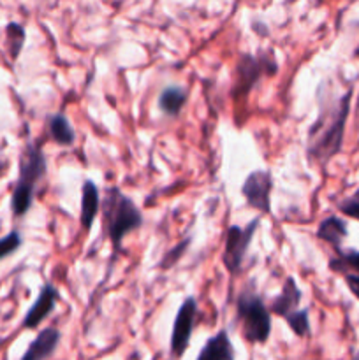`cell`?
Segmentation results:
<instances>
[{
	"instance_id": "cell-8",
	"label": "cell",
	"mask_w": 359,
	"mask_h": 360,
	"mask_svg": "<svg viewBox=\"0 0 359 360\" xmlns=\"http://www.w3.org/2000/svg\"><path fill=\"white\" fill-rule=\"evenodd\" d=\"M271 190H273V178L266 169L250 172L241 185V193L246 204L259 213H271Z\"/></svg>"
},
{
	"instance_id": "cell-14",
	"label": "cell",
	"mask_w": 359,
	"mask_h": 360,
	"mask_svg": "<svg viewBox=\"0 0 359 360\" xmlns=\"http://www.w3.org/2000/svg\"><path fill=\"white\" fill-rule=\"evenodd\" d=\"M197 360H234V348L227 330L222 329L204 343Z\"/></svg>"
},
{
	"instance_id": "cell-18",
	"label": "cell",
	"mask_w": 359,
	"mask_h": 360,
	"mask_svg": "<svg viewBox=\"0 0 359 360\" xmlns=\"http://www.w3.org/2000/svg\"><path fill=\"white\" fill-rule=\"evenodd\" d=\"M25 39H27V32H25L23 25L20 23H7L6 27V42L7 49H9L11 60H18L21 55V49L25 46Z\"/></svg>"
},
{
	"instance_id": "cell-12",
	"label": "cell",
	"mask_w": 359,
	"mask_h": 360,
	"mask_svg": "<svg viewBox=\"0 0 359 360\" xmlns=\"http://www.w3.org/2000/svg\"><path fill=\"white\" fill-rule=\"evenodd\" d=\"M303 292L298 287L294 278L289 276L287 280L282 285V290L278 297L273 299L270 306V313L282 316V319H287L289 315H292L294 311H298L299 304H301Z\"/></svg>"
},
{
	"instance_id": "cell-1",
	"label": "cell",
	"mask_w": 359,
	"mask_h": 360,
	"mask_svg": "<svg viewBox=\"0 0 359 360\" xmlns=\"http://www.w3.org/2000/svg\"><path fill=\"white\" fill-rule=\"evenodd\" d=\"M352 88L333 102L320 105V112L306 134V153L310 160L326 165L344 146L345 127L351 112Z\"/></svg>"
},
{
	"instance_id": "cell-4",
	"label": "cell",
	"mask_w": 359,
	"mask_h": 360,
	"mask_svg": "<svg viewBox=\"0 0 359 360\" xmlns=\"http://www.w3.org/2000/svg\"><path fill=\"white\" fill-rule=\"evenodd\" d=\"M236 322L243 340L250 345H266L271 334V313L263 297L253 290H243L236 299Z\"/></svg>"
},
{
	"instance_id": "cell-19",
	"label": "cell",
	"mask_w": 359,
	"mask_h": 360,
	"mask_svg": "<svg viewBox=\"0 0 359 360\" xmlns=\"http://www.w3.org/2000/svg\"><path fill=\"white\" fill-rule=\"evenodd\" d=\"M292 333L299 338L310 336V311L308 309H298L285 319Z\"/></svg>"
},
{
	"instance_id": "cell-21",
	"label": "cell",
	"mask_w": 359,
	"mask_h": 360,
	"mask_svg": "<svg viewBox=\"0 0 359 360\" xmlns=\"http://www.w3.org/2000/svg\"><path fill=\"white\" fill-rule=\"evenodd\" d=\"M189 246H190V239L189 238L183 239L182 243H178L175 248L169 250V252L165 253L164 257H162V260L158 262V267H160V269H171V267H175L176 264L180 262V259L185 255V252H187V248H189Z\"/></svg>"
},
{
	"instance_id": "cell-10",
	"label": "cell",
	"mask_w": 359,
	"mask_h": 360,
	"mask_svg": "<svg viewBox=\"0 0 359 360\" xmlns=\"http://www.w3.org/2000/svg\"><path fill=\"white\" fill-rule=\"evenodd\" d=\"M60 301V292L55 285L44 283L34 304L30 306L28 313L23 319V329H37L39 323L44 322L55 309L56 302Z\"/></svg>"
},
{
	"instance_id": "cell-5",
	"label": "cell",
	"mask_w": 359,
	"mask_h": 360,
	"mask_svg": "<svg viewBox=\"0 0 359 360\" xmlns=\"http://www.w3.org/2000/svg\"><path fill=\"white\" fill-rule=\"evenodd\" d=\"M278 70V63L271 55H245L239 56L238 63H236V81L234 88H232V95L234 97H243L248 94L257 81L263 76H273Z\"/></svg>"
},
{
	"instance_id": "cell-9",
	"label": "cell",
	"mask_w": 359,
	"mask_h": 360,
	"mask_svg": "<svg viewBox=\"0 0 359 360\" xmlns=\"http://www.w3.org/2000/svg\"><path fill=\"white\" fill-rule=\"evenodd\" d=\"M329 269L344 276L345 285L359 301V250L347 248L334 252L329 259Z\"/></svg>"
},
{
	"instance_id": "cell-23",
	"label": "cell",
	"mask_w": 359,
	"mask_h": 360,
	"mask_svg": "<svg viewBox=\"0 0 359 360\" xmlns=\"http://www.w3.org/2000/svg\"><path fill=\"white\" fill-rule=\"evenodd\" d=\"M352 199L359 200V188H358V190H355V192H354V195H352Z\"/></svg>"
},
{
	"instance_id": "cell-3",
	"label": "cell",
	"mask_w": 359,
	"mask_h": 360,
	"mask_svg": "<svg viewBox=\"0 0 359 360\" xmlns=\"http://www.w3.org/2000/svg\"><path fill=\"white\" fill-rule=\"evenodd\" d=\"M48 162L41 144L28 143L20 157V174L11 195V211L16 218L25 217L32 207L35 186L46 176Z\"/></svg>"
},
{
	"instance_id": "cell-16",
	"label": "cell",
	"mask_w": 359,
	"mask_h": 360,
	"mask_svg": "<svg viewBox=\"0 0 359 360\" xmlns=\"http://www.w3.org/2000/svg\"><path fill=\"white\" fill-rule=\"evenodd\" d=\"M187 104V91L180 86H165L158 95V108L169 118H176Z\"/></svg>"
},
{
	"instance_id": "cell-7",
	"label": "cell",
	"mask_w": 359,
	"mask_h": 360,
	"mask_svg": "<svg viewBox=\"0 0 359 360\" xmlns=\"http://www.w3.org/2000/svg\"><path fill=\"white\" fill-rule=\"evenodd\" d=\"M197 316V301L194 297H187L180 306L175 316L171 333V355L172 359H182L190 345L194 326Z\"/></svg>"
},
{
	"instance_id": "cell-6",
	"label": "cell",
	"mask_w": 359,
	"mask_h": 360,
	"mask_svg": "<svg viewBox=\"0 0 359 360\" xmlns=\"http://www.w3.org/2000/svg\"><path fill=\"white\" fill-rule=\"evenodd\" d=\"M260 218H253L250 224L245 227H238V225H231L225 234V246H224V255H222V262H224L225 269L229 274L236 276L239 274L245 260L248 246L252 243L253 236H256L257 227H259Z\"/></svg>"
},
{
	"instance_id": "cell-11",
	"label": "cell",
	"mask_w": 359,
	"mask_h": 360,
	"mask_svg": "<svg viewBox=\"0 0 359 360\" xmlns=\"http://www.w3.org/2000/svg\"><path fill=\"white\" fill-rule=\"evenodd\" d=\"M60 338H62V334L56 327H46L28 345L21 360H48L49 357H53V354H55L60 345Z\"/></svg>"
},
{
	"instance_id": "cell-17",
	"label": "cell",
	"mask_w": 359,
	"mask_h": 360,
	"mask_svg": "<svg viewBox=\"0 0 359 360\" xmlns=\"http://www.w3.org/2000/svg\"><path fill=\"white\" fill-rule=\"evenodd\" d=\"M49 136L55 141L58 146H73L76 141V132H74L73 125H70L69 118L65 115H55L49 118L48 123Z\"/></svg>"
},
{
	"instance_id": "cell-15",
	"label": "cell",
	"mask_w": 359,
	"mask_h": 360,
	"mask_svg": "<svg viewBox=\"0 0 359 360\" xmlns=\"http://www.w3.org/2000/svg\"><path fill=\"white\" fill-rule=\"evenodd\" d=\"M347 224H345L341 218L334 217V214L333 217L324 218L319 224V227H317V238H319L320 241L327 243L329 246H333L334 252L341 250V243L347 238Z\"/></svg>"
},
{
	"instance_id": "cell-20",
	"label": "cell",
	"mask_w": 359,
	"mask_h": 360,
	"mask_svg": "<svg viewBox=\"0 0 359 360\" xmlns=\"http://www.w3.org/2000/svg\"><path fill=\"white\" fill-rule=\"evenodd\" d=\"M21 245H23V239H21V234L18 231H11L9 234L0 238V260L7 259L14 252H18Z\"/></svg>"
},
{
	"instance_id": "cell-13",
	"label": "cell",
	"mask_w": 359,
	"mask_h": 360,
	"mask_svg": "<svg viewBox=\"0 0 359 360\" xmlns=\"http://www.w3.org/2000/svg\"><path fill=\"white\" fill-rule=\"evenodd\" d=\"M101 211V195H99V188L92 179H87L81 188V214H80V225L84 232L92 231L95 217Z\"/></svg>"
},
{
	"instance_id": "cell-24",
	"label": "cell",
	"mask_w": 359,
	"mask_h": 360,
	"mask_svg": "<svg viewBox=\"0 0 359 360\" xmlns=\"http://www.w3.org/2000/svg\"><path fill=\"white\" fill-rule=\"evenodd\" d=\"M352 360H359V352H358V354H355V357L352 359Z\"/></svg>"
},
{
	"instance_id": "cell-22",
	"label": "cell",
	"mask_w": 359,
	"mask_h": 360,
	"mask_svg": "<svg viewBox=\"0 0 359 360\" xmlns=\"http://www.w3.org/2000/svg\"><path fill=\"white\" fill-rule=\"evenodd\" d=\"M338 210H340L345 217L354 218V220L359 221V200H355V199L344 200V202H340Z\"/></svg>"
},
{
	"instance_id": "cell-2",
	"label": "cell",
	"mask_w": 359,
	"mask_h": 360,
	"mask_svg": "<svg viewBox=\"0 0 359 360\" xmlns=\"http://www.w3.org/2000/svg\"><path fill=\"white\" fill-rule=\"evenodd\" d=\"M101 218L102 227L115 252H120L127 234L137 231L143 225V213L139 207L118 186L106 188L104 197L101 199Z\"/></svg>"
}]
</instances>
